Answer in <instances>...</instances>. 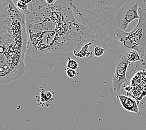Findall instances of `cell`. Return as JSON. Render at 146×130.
<instances>
[{"label":"cell","mask_w":146,"mask_h":130,"mask_svg":"<svg viewBox=\"0 0 146 130\" xmlns=\"http://www.w3.org/2000/svg\"><path fill=\"white\" fill-rule=\"evenodd\" d=\"M26 17L27 55L50 69L66 63L70 55L95 41L96 35L74 16L67 0L49 5L31 1Z\"/></svg>","instance_id":"obj_1"},{"label":"cell","mask_w":146,"mask_h":130,"mask_svg":"<svg viewBox=\"0 0 146 130\" xmlns=\"http://www.w3.org/2000/svg\"><path fill=\"white\" fill-rule=\"evenodd\" d=\"M27 51L26 17L11 0H0V82L8 84L25 73Z\"/></svg>","instance_id":"obj_2"},{"label":"cell","mask_w":146,"mask_h":130,"mask_svg":"<svg viewBox=\"0 0 146 130\" xmlns=\"http://www.w3.org/2000/svg\"><path fill=\"white\" fill-rule=\"evenodd\" d=\"M77 21L92 33L111 22L117 11L127 1L67 0Z\"/></svg>","instance_id":"obj_3"},{"label":"cell","mask_w":146,"mask_h":130,"mask_svg":"<svg viewBox=\"0 0 146 130\" xmlns=\"http://www.w3.org/2000/svg\"><path fill=\"white\" fill-rule=\"evenodd\" d=\"M140 19L137 25L130 32L117 28L113 35V41L125 52L137 51L141 57L146 55V9L139 8Z\"/></svg>","instance_id":"obj_4"},{"label":"cell","mask_w":146,"mask_h":130,"mask_svg":"<svg viewBox=\"0 0 146 130\" xmlns=\"http://www.w3.org/2000/svg\"><path fill=\"white\" fill-rule=\"evenodd\" d=\"M138 6L137 1H127L118 9L115 15L118 28L125 31L132 22L140 19Z\"/></svg>","instance_id":"obj_5"},{"label":"cell","mask_w":146,"mask_h":130,"mask_svg":"<svg viewBox=\"0 0 146 130\" xmlns=\"http://www.w3.org/2000/svg\"><path fill=\"white\" fill-rule=\"evenodd\" d=\"M129 65L126 52L120 55L116 61L115 72L112 78L113 91L115 93H119L123 84L127 82L126 74Z\"/></svg>","instance_id":"obj_6"},{"label":"cell","mask_w":146,"mask_h":130,"mask_svg":"<svg viewBox=\"0 0 146 130\" xmlns=\"http://www.w3.org/2000/svg\"><path fill=\"white\" fill-rule=\"evenodd\" d=\"M55 93L46 86L40 87L36 94L37 104L42 108L49 107L54 100Z\"/></svg>","instance_id":"obj_7"},{"label":"cell","mask_w":146,"mask_h":130,"mask_svg":"<svg viewBox=\"0 0 146 130\" xmlns=\"http://www.w3.org/2000/svg\"><path fill=\"white\" fill-rule=\"evenodd\" d=\"M117 98L119 99L121 106L124 110L131 113L139 115L138 104L134 98L126 95H119Z\"/></svg>","instance_id":"obj_8"},{"label":"cell","mask_w":146,"mask_h":130,"mask_svg":"<svg viewBox=\"0 0 146 130\" xmlns=\"http://www.w3.org/2000/svg\"><path fill=\"white\" fill-rule=\"evenodd\" d=\"M93 44V42L91 43H88L86 44L85 45L80 49V50L78 51H75L74 53V55L75 57L78 58H82L85 57H92V52L89 51V48L90 46Z\"/></svg>","instance_id":"obj_9"},{"label":"cell","mask_w":146,"mask_h":130,"mask_svg":"<svg viewBox=\"0 0 146 130\" xmlns=\"http://www.w3.org/2000/svg\"><path fill=\"white\" fill-rule=\"evenodd\" d=\"M108 49V46L105 42H100L97 44L95 46V49H94V55L95 57L98 58L99 57H102V56L105 54Z\"/></svg>","instance_id":"obj_10"},{"label":"cell","mask_w":146,"mask_h":130,"mask_svg":"<svg viewBox=\"0 0 146 130\" xmlns=\"http://www.w3.org/2000/svg\"><path fill=\"white\" fill-rule=\"evenodd\" d=\"M127 58L128 61L129 63H134V62H139L142 60V57L139 53L135 50H130L126 52Z\"/></svg>","instance_id":"obj_11"},{"label":"cell","mask_w":146,"mask_h":130,"mask_svg":"<svg viewBox=\"0 0 146 130\" xmlns=\"http://www.w3.org/2000/svg\"><path fill=\"white\" fill-rule=\"evenodd\" d=\"M30 3H31V1H17L15 6L17 8V9H18L21 13H22L24 15V14L27 11V10H28Z\"/></svg>","instance_id":"obj_12"},{"label":"cell","mask_w":146,"mask_h":130,"mask_svg":"<svg viewBox=\"0 0 146 130\" xmlns=\"http://www.w3.org/2000/svg\"><path fill=\"white\" fill-rule=\"evenodd\" d=\"M67 68L76 70V71H78L79 69L78 63L77 61L71 58H69L68 59V61L67 62Z\"/></svg>","instance_id":"obj_13"},{"label":"cell","mask_w":146,"mask_h":130,"mask_svg":"<svg viewBox=\"0 0 146 130\" xmlns=\"http://www.w3.org/2000/svg\"><path fill=\"white\" fill-rule=\"evenodd\" d=\"M65 69H66V73H67V75L70 78H75L76 75H78L79 74V71H76V70L70 69L68 68H66Z\"/></svg>","instance_id":"obj_14"}]
</instances>
